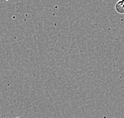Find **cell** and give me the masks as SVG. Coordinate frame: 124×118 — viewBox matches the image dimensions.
Instances as JSON below:
<instances>
[{"label":"cell","instance_id":"6da1fadb","mask_svg":"<svg viewBox=\"0 0 124 118\" xmlns=\"http://www.w3.org/2000/svg\"><path fill=\"white\" fill-rule=\"evenodd\" d=\"M115 10L120 14H124V0H119L115 4Z\"/></svg>","mask_w":124,"mask_h":118}]
</instances>
